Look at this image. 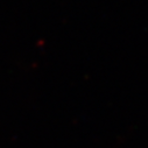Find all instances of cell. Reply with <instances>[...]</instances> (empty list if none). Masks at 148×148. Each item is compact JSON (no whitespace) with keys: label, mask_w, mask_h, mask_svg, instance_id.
<instances>
[]
</instances>
